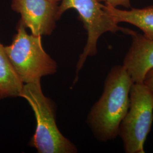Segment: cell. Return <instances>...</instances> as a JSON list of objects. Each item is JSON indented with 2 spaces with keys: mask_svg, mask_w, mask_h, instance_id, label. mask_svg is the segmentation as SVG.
Masks as SVG:
<instances>
[{
  "mask_svg": "<svg viewBox=\"0 0 153 153\" xmlns=\"http://www.w3.org/2000/svg\"><path fill=\"white\" fill-rule=\"evenodd\" d=\"M133 83L123 65L113 66L108 73L103 93L87 118L88 125L99 141L106 142L119 136L120 124L129 107Z\"/></svg>",
  "mask_w": 153,
  "mask_h": 153,
  "instance_id": "cell-1",
  "label": "cell"
},
{
  "mask_svg": "<svg viewBox=\"0 0 153 153\" xmlns=\"http://www.w3.org/2000/svg\"><path fill=\"white\" fill-rule=\"evenodd\" d=\"M20 97L31 107L36 120V127L29 145L39 153H74L76 146L58 129L55 119V105L42 92L40 81L24 84Z\"/></svg>",
  "mask_w": 153,
  "mask_h": 153,
  "instance_id": "cell-2",
  "label": "cell"
},
{
  "mask_svg": "<svg viewBox=\"0 0 153 153\" xmlns=\"http://www.w3.org/2000/svg\"><path fill=\"white\" fill-rule=\"evenodd\" d=\"M26 29L19 21L11 44L5 47L11 65L25 84L39 81L57 69L56 62L44 51L41 36L29 35Z\"/></svg>",
  "mask_w": 153,
  "mask_h": 153,
  "instance_id": "cell-3",
  "label": "cell"
},
{
  "mask_svg": "<svg viewBox=\"0 0 153 153\" xmlns=\"http://www.w3.org/2000/svg\"><path fill=\"white\" fill-rule=\"evenodd\" d=\"M153 123V94L143 82L133 83L129 107L119 131L125 153H145L144 145Z\"/></svg>",
  "mask_w": 153,
  "mask_h": 153,
  "instance_id": "cell-4",
  "label": "cell"
},
{
  "mask_svg": "<svg viewBox=\"0 0 153 153\" xmlns=\"http://www.w3.org/2000/svg\"><path fill=\"white\" fill-rule=\"evenodd\" d=\"M59 6L58 16H61L68 9L76 10L80 20L88 32L87 43L76 64V75L84 65L88 57L97 53L99 39L105 33L122 32L130 35L132 30L119 26L103 8L98 0H61Z\"/></svg>",
  "mask_w": 153,
  "mask_h": 153,
  "instance_id": "cell-5",
  "label": "cell"
},
{
  "mask_svg": "<svg viewBox=\"0 0 153 153\" xmlns=\"http://www.w3.org/2000/svg\"><path fill=\"white\" fill-rule=\"evenodd\" d=\"M58 2L50 0H12L13 10L21 14L20 21L36 36L50 35L56 28Z\"/></svg>",
  "mask_w": 153,
  "mask_h": 153,
  "instance_id": "cell-6",
  "label": "cell"
},
{
  "mask_svg": "<svg viewBox=\"0 0 153 153\" xmlns=\"http://www.w3.org/2000/svg\"><path fill=\"white\" fill-rule=\"evenodd\" d=\"M131 44L123 65L133 83H142L149 71L153 68V39L132 31Z\"/></svg>",
  "mask_w": 153,
  "mask_h": 153,
  "instance_id": "cell-7",
  "label": "cell"
},
{
  "mask_svg": "<svg viewBox=\"0 0 153 153\" xmlns=\"http://www.w3.org/2000/svg\"><path fill=\"white\" fill-rule=\"evenodd\" d=\"M103 8L117 23L131 24L142 31L144 36L153 39V6L126 10L108 5H103Z\"/></svg>",
  "mask_w": 153,
  "mask_h": 153,
  "instance_id": "cell-8",
  "label": "cell"
},
{
  "mask_svg": "<svg viewBox=\"0 0 153 153\" xmlns=\"http://www.w3.org/2000/svg\"><path fill=\"white\" fill-rule=\"evenodd\" d=\"M23 85L0 43V100L20 97Z\"/></svg>",
  "mask_w": 153,
  "mask_h": 153,
  "instance_id": "cell-9",
  "label": "cell"
},
{
  "mask_svg": "<svg viewBox=\"0 0 153 153\" xmlns=\"http://www.w3.org/2000/svg\"><path fill=\"white\" fill-rule=\"evenodd\" d=\"M99 2H104L105 5L112 6L117 7V6H123L126 8L131 7V0H98Z\"/></svg>",
  "mask_w": 153,
  "mask_h": 153,
  "instance_id": "cell-10",
  "label": "cell"
},
{
  "mask_svg": "<svg viewBox=\"0 0 153 153\" xmlns=\"http://www.w3.org/2000/svg\"><path fill=\"white\" fill-rule=\"evenodd\" d=\"M143 83L153 94V68L146 73L144 77Z\"/></svg>",
  "mask_w": 153,
  "mask_h": 153,
  "instance_id": "cell-11",
  "label": "cell"
},
{
  "mask_svg": "<svg viewBox=\"0 0 153 153\" xmlns=\"http://www.w3.org/2000/svg\"><path fill=\"white\" fill-rule=\"evenodd\" d=\"M50 1H53V2H59L61 1V0H50Z\"/></svg>",
  "mask_w": 153,
  "mask_h": 153,
  "instance_id": "cell-12",
  "label": "cell"
}]
</instances>
